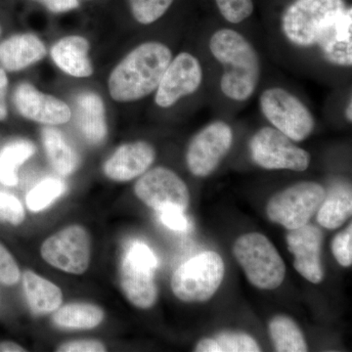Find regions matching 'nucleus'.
I'll list each match as a JSON object with an SVG mask.
<instances>
[{
	"mask_svg": "<svg viewBox=\"0 0 352 352\" xmlns=\"http://www.w3.org/2000/svg\"><path fill=\"white\" fill-rule=\"evenodd\" d=\"M233 254L245 271L250 283L261 289L281 286L286 266L276 248L261 233L240 236L233 245Z\"/></svg>",
	"mask_w": 352,
	"mask_h": 352,
	"instance_id": "4",
	"label": "nucleus"
},
{
	"mask_svg": "<svg viewBox=\"0 0 352 352\" xmlns=\"http://www.w3.org/2000/svg\"><path fill=\"white\" fill-rule=\"evenodd\" d=\"M46 48L34 34H19L0 43V63L7 71L16 72L43 59Z\"/></svg>",
	"mask_w": 352,
	"mask_h": 352,
	"instance_id": "18",
	"label": "nucleus"
},
{
	"mask_svg": "<svg viewBox=\"0 0 352 352\" xmlns=\"http://www.w3.org/2000/svg\"><path fill=\"white\" fill-rule=\"evenodd\" d=\"M210 50L215 59L226 66L220 80L222 92L235 101H245L254 94L261 76V63L251 43L233 30L214 32Z\"/></svg>",
	"mask_w": 352,
	"mask_h": 352,
	"instance_id": "3",
	"label": "nucleus"
},
{
	"mask_svg": "<svg viewBox=\"0 0 352 352\" xmlns=\"http://www.w3.org/2000/svg\"><path fill=\"white\" fill-rule=\"evenodd\" d=\"M171 51L160 43L141 44L111 74L109 90L113 100L131 102L156 90L171 61Z\"/></svg>",
	"mask_w": 352,
	"mask_h": 352,
	"instance_id": "2",
	"label": "nucleus"
},
{
	"mask_svg": "<svg viewBox=\"0 0 352 352\" xmlns=\"http://www.w3.org/2000/svg\"><path fill=\"white\" fill-rule=\"evenodd\" d=\"M156 153L144 141L120 146L104 166L105 175L115 182H129L143 175L154 163Z\"/></svg>",
	"mask_w": 352,
	"mask_h": 352,
	"instance_id": "15",
	"label": "nucleus"
},
{
	"mask_svg": "<svg viewBox=\"0 0 352 352\" xmlns=\"http://www.w3.org/2000/svg\"><path fill=\"white\" fill-rule=\"evenodd\" d=\"M233 131L224 122H214L194 136L187 151L186 161L192 175H212L230 151Z\"/></svg>",
	"mask_w": 352,
	"mask_h": 352,
	"instance_id": "10",
	"label": "nucleus"
},
{
	"mask_svg": "<svg viewBox=\"0 0 352 352\" xmlns=\"http://www.w3.org/2000/svg\"><path fill=\"white\" fill-rule=\"evenodd\" d=\"M256 340L245 333L222 332L212 339L199 340L197 352H258Z\"/></svg>",
	"mask_w": 352,
	"mask_h": 352,
	"instance_id": "26",
	"label": "nucleus"
},
{
	"mask_svg": "<svg viewBox=\"0 0 352 352\" xmlns=\"http://www.w3.org/2000/svg\"><path fill=\"white\" fill-rule=\"evenodd\" d=\"M270 335L278 352H305L308 351L305 336L293 319L278 315L270 322Z\"/></svg>",
	"mask_w": 352,
	"mask_h": 352,
	"instance_id": "23",
	"label": "nucleus"
},
{
	"mask_svg": "<svg viewBox=\"0 0 352 352\" xmlns=\"http://www.w3.org/2000/svg\"><path fill=\"white\" fill-rule=\"evenodd\" d=\"M0 32H1V31H0Z\"/></svg>",
	"mask_w": 352,
	"mask_h": 352,
	"instance_id": "40",
	"label": "nucleus"
},
{
	"mask_svg": "<svg viewBox=\"0 0 352 352\" xmlns=\"http://www.w3.org/2000/svg\"><path fill=\"white\" fill-rule=\"evenodd\" d=\"M66 190V185L57 178H47L36 185L27 196V206L32 212H39L48 207Z\"/></svg>",
	"mask_w": 352,
	"mask_h": 352,
	"instance_id": "27",
	"label": "nucleus"
},
{
	"mask_svg": "<svg viewBox=\"0 0 352 352\" xmlns=\"http://www.w3.org/2000/svg\"><path fill=\"white\" fill-rule=\"evenodd\" d=\"M104 312L100 307L87 303H72L60 308L53 315V320L59 327L91 329L103 321Z\"/></svg>",
	"mask_w": 352,
	"mask_h": 352,
	"instance_id": "24",
	"label": "nucleus"
},
{
	"mask_svg": "<svg viewBox=\"0 0 352 352\" xmlns=\"http://www.w3.org/2000/svg\"><path fill=\"white\" fill-rule=\"evenodd\" d=\"M20 279V270L13 256L0 245V283L14 285Z\"/></svg>",
	"mask_w": 352,
	"mask_h": 352,
	"instance_id": "32",
	"label": "nucleus"
},
{
	"mask_svg": "<svg viewBox=\"0 0 352 352\" xmlns=\"http://www.w3.org/2000/svg\"><path fill=\"white\" fill-rule=\"evenodd\" d=\"M36 152V147L27 140L14 141L0 151V182L6 186L17 184V170Z\"/></svg>",
	"mask_w": 352,
	"mask_h": 352,
	"instance_id": "25",
	"label": "nucleus"
},
{
	"mask_svg": "<svg viewBox=\"0 0 352 352\" xmlns=\"http://www.w3.org/2000/svg\"><path fill=\"white\" fill-rule=\"evenodd\" d=\"M41 256L46 263L58 270L82 274L89 265V236L82 226H69L43 243Z\"/></svg>",
	"mask_w": 352,
	"mask_h": 352,
	"instance_id": "11",
	"label": "nucleus"
},
{
	"mask_svg": "<svg viewBox=\"0 0 352 352\" xmlns=\"http://www.w3.org/2000/svg\"><path fill=\"white\" fill-rule=\"evenodd\" d=\"M323 240L320 229L308 223L287 234V245L294 256L296 270L314 284H320L325 275L321 258Z\"/></svg>",
	"mask_w": 352,
	"mask_h": 352,
	"instance_id": "13",
	"label": "nucleus"
},
{
	"mask_svg": "<svg viewBox=\"0 0 352 352\" xmlns=\"http://www.w3.org/2000/svg\"><path fill=\"white\" fill-rule=\"evenodd\" d=\"M89 44L82 36L62 38L51 48V57L62 71L76 78H87L94 73L88 58Z\"/></svg>",
	"mask_w": 352,
	"mask_h": 352,
	"instance_id": "19",
	"label": "nucleus"
},
{
	"mask_svg": "<svg viewBox=\"0 0 352 352\" xmlns=\"http://www.w3.org/2000/svg\"><path fill=\"white\" fill-rule=\"evenodd\" d=\"M25 298L32 311L46 314L54 311L62 302V292L56 285L38 276L32 271L25 272L23 278Z\"/></svg>",
	"mask_w": 352,
	"mask_h": 352,
	"instance_id": "21",
	"label": "nucleus"
},
{
	"mask_svg": "<svg viewBox=\"0 0 352 352\" xmlns=\"http://www.w3.org/2000/svg\"><path fill=\"white\" fill-rule=\"evenodd\" d=\"M60 352H103L105 346L97 340H76L62 344L58 349Z\"/></svg>",
	"mask_w": 352,
	"mask_h": 352,
	"instance_id": "35",
	"label": "nucleus"
},
{
	"mask_svg": "<svg viewBox=\"0 0 352 352\" xmlns=\"http://www.w3.org/2000/svg\"><path fill=\"white\" fill-rule=\"evenodd\" d=\"M159 212L162 222L171 230L183 232L188 229V219L182 210L170 208V210H164Z\"/></svg>",
	"mask_w": 352,
	"mask_h": 352,
	"instance_id": "34",
	"label": "nucleus"
},
{
	"mask_svg": "<svg viewBox=\"0 0 352 352\" xmlns=\"http://www.w3.org/2000/svg\"><path fill=\"white\" fill-rule=\"evenodd\" d=\"M25 219L24 208L16 197L0 191V221L10 222L14 226L22 223Z\"/></svg>",
	"mask_w": 352,
	"mask_h": 352,
	"instance_id": "31",
	"label": "nucleus"
},
{
	"mask_svg": "<svg viewBox=\"0 0 352 352\" xmlns=\"http://www.w3.org/2000/svg\"><path fill=\"white\" fill-rule=\"evenodd\" d=\"M203 69L200 62L189 53L183 52L170 61L157 88L156 103L168 108L183 97L200 87Z\"/></svg>",
	"mask_w": 352,
	"mask_h": 352,
	"instance_id": "12",
	"label": "nucleus"
},
{
	"mask_svg": "<svg viewBox=\"0 0 352 352\" xmlns=\"http://www.w3.org/2000/svg\"><path fill=\"white\" fill-rule=\"evenodd\" d=\"M135 195L157 212L179 210L185 212L190 203L188 187L168 168H156L139 178L134 187Z\"/></svg>",
	"mask_w": 352,
	"mask_h": 352,
	"instance_id": "9",
	"label": "nucleus"
},
{
	"mask_svg": "<svg viewBox=\"0 0 352 352\" xmlns=\"http://www.w3.org/2000/svg\"><path fill=\"white\" fill-rule=\"evenodd\" d=\"M351 108H352V103H351V100H349V104H347V107H346V119H347V120H349V122H351V120H352Z\"/></svg>",
	"mask_w": 352,
	"mask_h": 352,
	"instance_id": "39",
	"label": "nucleus"
},
{
	"mask_svg": "<svg viewBox=\"0 0 352 352\" xmlns=\"http://www.w3.org/2000/svg\"><path fill=\"white\" fill-rule=\"evenodd\" d=\"M126 256L136 263L147 266L151 270H156L157 258L152 250L147 245L141 242H132L127 247Z\"/></svg>",
	"mask_w": 352,
	"mask_h": 352,
	"instance_id": "33",
	"label": "nucleus"
},
{
	"mask_svg": "<svg viewBox=\"0 0 352 352\" xmlns=\"http://www.w3.org/2000/svg\"><path fill=\"white\" fill-rule=\"evenodd\" d=\"M325 196V189L318 183H296L275 194L268 201L266 214L271 221L294 230L309 222Z\"/></svg>",
	"mask_w": 352,
	"mask_h": 352,
	"instance_id": "6",
	"label": "nucleus"
},
{
	"mask_svg": "<svg viewBox=\"0 0 352 352\" xmlns=\"http://www.w3.org/2000/svg\"><path fill=\"white\" fill-rule=\"evenodd\" d=\"M317 222L324 228H339L352 214V192L351 184L337 183L330 191L326 192L325 199L317 210Z\"/></svg>",
	"mask_w": 352,
	"mask_h": 352,
	"instance_id": "20",
	"label": "nucleus"
},
{
	"mask_svg": "<svg viewBox=\"0 0 352 352\" xmlns=\"http://www.w3.org/2000/svg\"><path fill=\"white\" fill-rule=\"evenodd\" d=\"M250 150L252 161L265 170L303 171L309 166V153L273 127L259 129L252 136Z\"/></svg>",
	"mask_w": 352,
	"mask_h": 352,
	"instance_id": "8",
	"label": "nucleus"
},
{
	"mask_svg": "<svg viewBox=\"0 0 352 352\" xmlns=\"http://www.w3.org/2000/svg\"><path fill=\"white\" fill-rule=\"evenodd\" d=\"M224 19L239 24L249 18L254 11L252 0H215Z\"/></svg>",
	"mask_w": 352,
	"mask_h": 352,
	"instance_id": "29",
	"label": "nucleus"
},
{
	"mask_svg": "<svg viewBox=\"0 0 352 352\" xmlns=\"http://www.w3.org/2000/svg\"><path fill=\"white\" fill-rule=\"evenodd\" d=\"M154 270L132 261L124 254L120 265V286L127 300L141 309L151 308L157 302V288Z\"/></svg>",
	"mask_w": 352,
	"mask_h": 352,
	"instance_id": "16",
	"label": "nucleus"
},
{
	"mask_svg": "<svg viewBox=\"0 0 352 352\" xmlns=\"http://www.w3.org/2000/svg\"><path fill=\"white\" fill-rule=\"evenodd\" d=\"M20 352L25 351V349L22 346H18V344H14L12 342H1L0 344V352Z\"/></svg>",
	"mask_w": 352,
	"mask_h": 352,
	"instance_id": "38",
	"label": "nucleus"
},
{
	"mask_svg": "<svg viewBox=\"0 0 352 352\" xmlns=\"http://www.w3.org/2000/svg\"><path fill=\"white\" fill-rule=\"evenodd\" d=\"M173 0H129L132 14L140 24L149 25L166 12Z\"/></svg>",
	"mask_w": 352,
	"mask_h": 352,
	"instance_id": "28",
	"label": "nucleus"
},
{
	"mask_svg": "<svg viewBox=\"0 0 352 352\" xmlns=\"http://www.w3.org/2000/svg\"><path fill=\"white\" fill-rule=\"evenodd\" d=\"M261 109L275 129L296 142L305 140L314 131L315 122L307 106L283 88L265 90Z\"/></svg>",
	"mask_w": 352,
	"mask_h": 352,
	"instance_id": "7",
	"label": "nucleus"
},
{
	"mask_svg": "<svg viewBox=\"0 0 352 352\" xmlns=\"http://www.w3.org/2000/svg\"><path fill=\"white\" fill-rule=\"evenodd\" d=\"M76 124L83 138L91 144H100L107 134L105 108L101 97L82 92L76 99Z\"/></svg>",
	"mask_w": 352,
	"mask_h": 352,
	"instance_id": "17",
	"label": "nucleus"
},
{
	"mask_svg": "<svg viewBox=\"0 0 352 352\" xmlns=\"http://www.w3.org/2000/svg\"><path fill=\"white\" fill-rule=\"evenodd\" d=\"M283 31L300 46L317 45L337 66L352 64V9L344 0H296L283 17Z\"/></svg>",
	"mask_w": 352,
	"mask_h": 352,
	"instance_id": "1",
	"label": "nucleus"
},
{
	"mask_svg": "<svg viewBox=\"0 0 352 352\" xmlns=\"http://www.w3.org/2000/svg\"><path fill=\"white\" fill-rule=\"evenodd\" d=\"M43 3L48 10L55 13L67 12L78 7V0H36Z\"/></svg>",
	"mask_w": 352,
	"mask_h": 352,
	"instance_id": "36",
	"label": "nucleus"
},
{
	"mask_svg": "<svg viewBox=\"0 0 352 352\" xmlns=\"http://www.w3.org/2000/svg\"><path fill=\"white\" fill-rule=\"evenodd\" d=\"M8 80L4 69H0V120H4L7 116L6 90Z\"/></svg>",
	"mask_w": 352,
	"mask_h": 352,
	"instance_id": "37",
	"label": "nucleus"
},
{
	"mask_svg": "<svg viewBox=\"0 0 352 352\" xmlns=\"http://www.w3.org/2000/svg\"><path fill=\"white\" fill-rule=\"evenodd\" d=\"M43 141L46 155L54 170L63 176L72 175L78 166V156L63 134L53 127H45L43 131Z\"/></svg>",
	"mask_w": 352,
	"mask_h": 352,
	"instance_id": "22",
	"label": "nucleus"
},
{
	"mask_svg": "<svg viewBox=\"0 0 352 352\" xmlns=\"http://www.w3.org/2000/svg\"><path fill=\"white\" fill-rule=\"evenodd\" d=\"M226 274L223 259L215 252H204L175 270L171 289L184 302H205L214 296Z\"/></svg>",
	"mask_w": 352,
	"mask_h": 352,
	"instance_id": "5",
	"label": "nucleus"
},
{
	"mask_svg": "<svg viewBox=\"0 0 352 352\" xmlns=\"http://www.w3.org/2000/svg\"><path fill=\"white\" fill-rule=\"evenodd\" d=\"M14 102L21 115L34 122L55 126L71 120V109L66 103L41 94L30 83H21L16 88Z\"/></svg>",
	"mask_w": 352,
	"mask_h": 352,
	"instance_id": "14",
	"label": "nucleus"
},
{
	"mask_svg": "<svg viewBox=\"0 0 352 352\" xmlns=\"http://www.w3.org/2000/svg\"><path fill=\"white\" fill-rule=\"evenodd\" d=\"M332 252L338 263L344 267H351L352 264V224L337 234L332 242Z\"/></svg>",
	"mask_w": 352,
	"mask_h": 352,
	"instance_id": "30",
	"label": "nucleus"
}]
</instances>
